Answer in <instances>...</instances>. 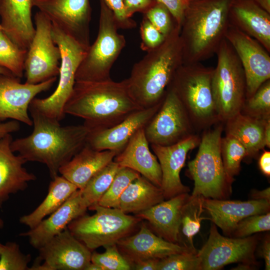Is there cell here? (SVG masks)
<instances>
[{
    "label": "cell",
    "mask_w": 270,
    "mask_h": 270,
    "mask_svg": "<svg viewBox=\"0 0 270 270\" xmlns=\"http://www.w3.org/2000/svg\"><path fill=\"white\" fill-rule=\"evenodd\" d=\"M34 128L28 136L12 140L10 148L26 162L45 164L52 178L86 144L89 132L84 124L62 126L29 106Z\"/></svg>",
    "instance_id": "6da1fadb"
},
{
    "label": "cell",
    "mask_w": 270,
    "mask_h": 270,
    "mask_svg": "<svg viewBox=\"0 0 270 270\" xmlns=\"http://www.w3.org/2000/svg\"><path fill=\"white\" fill-rule=\"evenodd\" d=\"M142 108L130 96L126 79L116 82L76 81L64 114L83 118L89 130L112 127Z\"/></svg>",
    "instance_id": "7a4b0ae2"
},
{
    "label": "cell",
    "mask_w": 270,
    "mask_h": 270,
    "mask_svg": "<svg viewBox=\"0 0 270 270\" xmlns=\"http://www.w3.org/2000/svg\"><path fill=\"white\" fill-rule=\"evenodd\" d=\"M176 26L158 48L136 63L126 78L128 92L142 108L161 102L177 70L182 64V47Z\"/></svg>",
    "instance_id": "3957f363"
},
{
    "label": "cell",
    "mask_w": 270,
    "mask_h": 270,
    "mask_svg": "<svg viewBox=\"0 0 270 270\" xmlns=\"http://www.w3.org/2000/svg\"><path fill=\"white\" fill-rule=\"evenodd\" d=\"M230 0L190 1L180 33L183 64L200 62L216 54L230 24Z\"/></svg>",
    "instance_id": "277c9868"
},
{
    "label": "cell",
    "mask_w": 270,
    "mask_h": 270,
    "mask_svg": "<svg viewBox=\"0 0 270 270\" xmlns=\"http://www.w3.org/2000/svg\"><path fill=\"white\" fill-rule=\"evenodd\" d=\"M221 122L204 130L196 155L188 163L187 175L194 181L192 196L225 200L231 194L232 183L226 174L220 153Z\"/></svg>",
    "instance_id": "5b68a950"
},
{
    "label": "cell",
    "mask_w": 270,
    "mask_h": 270,
    "mask_svg": "<svg viewBox=\"0 0 270 270\" xmlns=\"http://www.w3.org/2000/svg\"><path fill=\"white\" fill-rule=\"evenodd\" d=\"M214 68L200 62L182 64L168 86L182 102L196 130H204L221 122L212 91Z\"/></svg>",
    "instance_id": "8992f818"
},
{
    "label": "cell",
    "mask_w": 270,
    "mask_h": 270,
    "mask_svg": "<svg viewBox=\"0 0 270 270\" xmlns=\"http://www.w3.org/2000/svg\"><path fill=\"white\" fill-rule=\"evenodd\" d=\"M216 54L218 62L212 75V91L218 118L225 122L241 112L246 100V80L241 62L226 38Z\"/></svg>",
    "instance_id": "52a82bcc"
},
{
    "label": "cell",
    "mask_w": 270,
    "mask_h": 270,
    "mask_svg": "<svg viewBox=\"0 0 270 270\" xmlns=\"http://www.w3.org/2000/svg\"><path fill=\"white\" fill-rule=\"evenodd\" d=\"M100 2L99 28L96 38L86 50L76 74L78 82H103L112 80L111 68L126 43L112 11Z\"/></svg>",
    "instance_id": "ba28073f"
},
{
    "label": "cell",
    "mask_w": 270,
    "mask_h": 270,
    "mask_svg": "<svg viewBox=\"0 0 270 270\" xmlns=\"http://www.w3.org/2000/svg\"><path fill=\"white\" fill-rule=\"evenodd\" d=\"M88 209L96 213L92 216L85 214L77 218L67 228L91 251L116 244L120 240L130 235L142 220L116 208L96 204Z\"/></svg>",
    "instance_id": "9c48e42d"
},
{
    "label": "cell",
    "mask_w": 270,
    "mask_h": 270,
    "mask_svg": "<svg viewBox=\"0 0 270 270\" xmlns=\"http://www.w3.org/2000/svg\"><path fill=\"white\" fill-rule=\"evenodd\" d=\"M52 35L61 54L58 84L50 96L34 98L30 107L60 122L66 115L64 106L72 92L76 70L88 49L52 23Z\"/></svg>",
    "instance_id": "30bf717a"
},
{
    "label": "cell",
    "mask_w": 270,
    "mask_h": 270,
    "mask_svg": "<svg viewBox=\"0 0 270 270\" xmlns=\"http://www.w3.org/2000/svg\"><path fill=\"white\" fill-rule=\"evenodd\" d=\"M144 131L149 144L162 146L176 144L196 134L185 108L169 86L160 108Z\"/></svg>",
    "instance_id": "8fae6325"
},
{
    "label": "cell",
    "mask_w": 270,
    "mask_h": 270,
    "mask_svg": "<svg viewBox=\"0 0 270 270\" xmlns=\"http://www.w3.org/2000/svg\"><path fill=\"white\" fill-rule=\"evenodd\" d=\"M35 33L24 62L26 82L38 84L59 74L61 54L52 35V22L41 12L34 16Z\"/></svg>",
    "instance_id": "7c38bea8"
},
{
    "label": "cell",
    "mask_w": 270,
    "mask_h": 270,
    "mask_svg": "<svg viewBox=\"0 0 270 270\" xmlns=\"http://www.w3.org/2000/svg\"><path fill=\"white\" fill-rule=\"evenodd\" d=\"M257 244L256 236L242 238L222 236L212 224L208 240L197 252L201 270H220L232 263L256 265L254 252Z\"/></svg>",
    "instance_id": "4fadbf2b"
},
{
    "label": "cell",
    "mask_w": 270,
    "mask_h": 270,
    "mask_svg": "<svg viewBox=\"0 0 270 270\" xmlns=\"http://www.w3.org/2000/svg\"><path fill=\"white\" fill-rule=\"evenodd\" d=\"M39 256L29 270H86L92 252L68 228L39 249Z\"/></svg>",
    "instance_id": "5bb4252c"
},
{
    "label": "cell",
    "mask_w": 270,
    "mask_h": 270,
    "mask_svg": "<svg viewBox=\"0 0 270 270\" xmlns=\"http://www.w3.org/2000/svg\"><path fill=\"white\" fill-rule=\"evenodd\" d=\"M33 6L52 24L88 48L92 15L90 0H34Z\"/></svg>",
    "instance_id": "9a60e30c"
},
{
    "label": "cell",
    "mask_w": 270,
    "mask_h": 270,
    "mask_svg": "<svg viewBox=\"0 0 270 270\" xmlns=\"http://www.w3.org/2000/svg\"><path fill=\"white\" fill-rule=\"evenodd\" d=\"M225 38L233 48L244 69L247 100L270 80V53L256 40L230 24Z\"/></svg>",
    "instance_id": "2e32d148"
},
{
    "label": "cell",
    "mask_w": 270,
    "mask_h": 270,
    "mask_svg": "<svg viewBox=\"0 0 270 270\" xmlns=\"http://www.w3.org/2000/svg\"><path fill=\"white\" fill-rule=\"evenodd\" d=\"M56 80L54 77L38 84H22L12 74H0V121L10 119L32 126L28 112L31 102L48 90Z\"/></svg>",
    "instance_id": "e0dca14e"
},
{
    "label": "cell",
    "mask_w": 270,
    "mask_h": 270,
    "mask_svg": "<svg viewBox=\"0 0 270 270\" xmlns=\"http://www.w3.org/2000/svg\"><path fill=\"white\" fill-rule=\"evenodd\" d=\"M200 141V137L194 134L170 146L151 144V148L161 168V188L164 200L190 192V188L182 182L180 172L184 165L188 153L198 146Z\"/></svg>",
    "instance_id": "ac0fdd59"
},
{
    "label": "cell",
    "mask_w": 270,
    "mask_h": 270,
    "mask_svg": "<svg viewBox=\"0 0 270 270\" xmlns=\"http://www.w3.org/2000/svg\"><path fill=\"white\" fill-rule=\"evenodd\" d=\"M122 256L132 265L138 261L149 259H161L172 254L198 252L178 244L167 241L158 236L144 224L138 232L129 235L116 244Z\"/></svg>",
    "instance_id": "d6986e66"
},
{
    "label": "cell",
    "mask_w": 270,
    "mask_h": 270,
    "mask_svg": "<svg viewBox=\"0 0 270 270\" xmlns=\"http://www.w3.org/2000/svg\"><path fill=\"white\" fill-rule=\"evenodd\" d=\"M162 102L151 108L134 112L112 127L89 130L86 144L96 150H112L118 154L134 134L144 128L158 110Z\"/></svg>",
    "instance_id": "ffe728a7"
},
{
    "label": "cell",
    "mask_w": 270,
    "mask_h": 270,
    "mask_svg": "<svg viewBox=\"0 0 270 270\" xmlns=\"http://www.w3.org/2000/svg\"><path fill=\"white\" fill-rule=\"evenodd\" d=\"M203 206L209 220L230 237L237 224L244 218L269 212L270 202L264 200L240 201L204 198Z\"/></svg>",
    "instance_id": "44dd1931"
},
{
    "label": "cell",
    "mask_w": 270,
    "mask_h": 270,
    "mask_svg": "<svg viewBox=\"0 0 270 270\" xmlns=\"http://www.w3.org/2000/svg\"><path fill=\"white\" fill-rule=\"evenodd\" d=\"M87 209L82 201L81 190L78 189L46 218L20 236L28 238L30 244L39 249L66 229L73 220L84 214Z\"/></svg>",
    "instance_id": "7402d4cb"
},
{
    "label": "cell",
    "mask_w": 270,
    "mask_h": 270,
    "mask_svg": "<svg viewBox=\"0 0 270 270\" xmlns=\"http://www.w3.org/2000/svg\"><path fill=\"white\" fill-rule=\"evenodd\" d=\"M11 134L0 139V208L11 194L26 190L30 182L36 179L24 165L27 162L11 149Z\"/></svg>",
    "instance_id": "603a6c76"
},
{
    "label": "cell",
    "mask_w": 270,
    "mask_h": 270,
    "mask_svg": "<svg viewBox=\"0 0 270 270\" xmlns=\"http://www.w3.org/2000/svg\"><path fill=\"white\" fill-rule=\"evenodd\" d=\"M190 196L188 193L178 194L134 216L147 220L158 236L180 244L182 209Z\"/></svg>",
    "instance_id": "cb8c5ba5"
},
{
    "label": "cell",
    "mask_w": 270,
    "mask_h": 270,
    "mask_svg": "<svg viewBox=\"0 0 270 270\" xmlns=\"http://www.w3.org/2000/svg\"><path fill=\"white\" fill-rule=\"evenodd\" d=\"M230 23L258 42L270 52V14L254 0H231Z\"/></svg>",
    "instance_id": "d4e9b609"
},
{
    "label": "cell",
    "mask_w": 270,
    "mask_h": 270,
    "mask_svg": "<svg viewBox=\"0 0 270 270\" xmlns=\"http://www.w3.org/2000/svg\"><path fill=\"white\" fill-rule=\"evenodd\" d=\"M144 128L138 130L124 149L114 158L121 167L138 172L156 186L161 188L162 171L156 156L149 148Z\"/></svg>",
    "instance_id": "484cf974"
},
{
    "label": "cell",
    "mask_w": 270,
    "mask_h": 270,
    "mask_svg": "<svg viewBox=\"0 0 270 270\" xmlns=\"http://www.w3.org/2000/svg\"><path fill=\"white\" fill-rule=\"evenodd\" d=\"M34 0H0L2 31L20 48L28 50L35 33L32 19Z\"/></svg>",
    "instance_id": "4316f807"
},
{
    "label": "cell",
    "mask_w": 270,
    "mask_h": 270,
    "mask_svg": "<svg viewBox=\"0 0 270 270\" xmlns=\"http://www.w3.org/2000/svg\"><path fill=\"white\" fill-rule=\"evenodd\" d=\"M118 152L98 150L86 144L72 158L59 170V174L82 190L100 170L114 160Z\"/></svg>",
    "instance_id": "83f0119b"
},
{
    "label": "cell",
    "mask_w": 270,
    "mask_h": 270,
    "mask_svg": "<svg viewBox=\"0 0 270 270\" xmlns=\"http://www.w3.org/2000/svg\"><path fill=\"white\" fill-rule=\"evenodd\" d=\"M268 120L255 118L240 112L225 122L226 134L234 136L242 144L248 156L254 157L266 147L264 132Z\"/></svg>",
    "instance_id": "f1b7e54d"
},
{
    "label": "cell",
    "mask_w": 270,
    "mask_h": 270,
    "mask_svg": "<svg viewBox=\"0 0 270 270\" xmlns=\"http://www.w3.org/2000/svg\"><path fill=\"white\" fill-rule=\"evenodd\" d=\"M164 200L162 188L140 175L125 190L116 208L125 214H135Z\"/></svg>",
    "instance_id": "f546056e"
},
{
    "label": "cell",
    "mask_w": 270,
    "mask_h": 270,
    "mask_svg": "<svg viewBox=\"0 0 270 270\" xmlns=\"http://www.w3.org/2000/svg\"><path fill=\"white\" fill-rule=\"evenodd\" d=\"M77 190L74 184L64 176H56L52 178L48 194L42 202L31 213L21 216L20 222L30 229L34 228L60 208Z\"/></svg>",
    "instance_id": "4dcf8cb0"
},
{
    "label": "cell",
    "mask_w": 270,
    "mask_h": 270,
    "mask_svg": "<svg viewBox=\"0 0 270 270\" xmlns=\"http://www.w3.org/2000/svg\"><path fill=\"white\" fill-rule=\"evenodd\" d=\"M203 198L202 196H190L182 209L180 244L192 250H196L193 238L200 232L202 221L208 220L203 216Z\"/></svg>",
    "instance_id": "1f68e13d"
},
{
    "label": "cell",
    "mask_w": 270,
    "mask_h": 270,
    "mask_svg": "<svg viewBox=\"0 0 270 270\" xmlns=\"http://www.w3.org/2000/svg\"><path fill=\"white\" fill-rule=\"evenodd\" d=\"M121 166L114 160L96 172L80 190L84 206L88 208L98 204L109 188L116 173Z\"/></svg>",
    "instance_id": "d6a6232c"
},
{
    "label": "cell",
    "mask_w": 270,
    "mask_h": 270,
    "mask_svg": "<svg viewBox=\"0 0 270 270\" xmlns=\"http://www.w3.org/2000/svg\"><path fill=\"white\" fill-rule=\"evenodd\" d=\"M27 51L14 44L2 30L0 31V66L20 79L24 75Z\"/></svg>",
    "instance_id": "836d02e7"
},
{
    "label": "cell",
    "mask_w": 270,
    "mask_h": 270,
    "mask_svg": "<svg viewBox=\"0 0 270 270\" xmlns=\"http://www.w3.org/2000/svg\"><path fill=\"white\" fill-rule=\"evenodd\" d=\"M220 153L226 174L232 183L240 172L242 160L248 156L246 150L236 138L226 134L221 138Z\"/></svg>",
    "instance_id": "e575fe53"
},
{
    "label": "cell",
    "mask_w": 270,
    "mask_h": 270,
    "mask_svg": "<svg viewBox=\"0 0 270 270\" xmlns=\"http://www.w3.org/2000/svg\"><path fill=\"white\" fill-rule=\"evenodd\" d=\"M140 174L126 167H120L116 173L109 188L98 202V205L116 208L118 200L128 186Z\"/></svg>",
    "instance_id": "d590c367"
},
{
    "label": "cell",
    "mask_w": 270,
    "mask_h": 270,
    "mask_svg": "<svg viewBox=\"0 0 270 270\" xmlns=\"http://www.w3.org/2000/svg\"><path fill=\"white\" fill-rule=\"evenodd\" d=\"M241 112L259 119L270 118V80L263 83L252 96L246 100Z\"/></svg>",
    "instance_id": "8d00e7d4"
},
{
    "label": "cell",
    "mask_w": 270,
    "mask_h": 270,
    "mask_svg": "<svg viewBox=\"0 0 270 270\" xmlns=\"http://www.w3.org/2000/svg\"><path fill=\"white\" fill-rule=\"evenodd\" d=\"M30 254H24L18 244L8 242L3 244L0 257V270H28Z\"/></svg>",
    "instance_id": "74e56055"
},
{
    "label": "cell",
    "mask_w": 270,
    "mask_h": 270,
    "mask_svg": "<svg viewBox=\"0 0 270 270\" xmlns=\"http://www.w3.org/2000/svg\"><path fill=\"white\" fill-rule=\"evenodd\" d=\"M106 250L102 254L93 252L91 262L100 266L103 270H130V264L122 256L116 244L104 247Z\"/></svg>",
    "instance_id": "f35d334b"
},
{
    "label": "cell",
    "mask_w": 270,
    "mask_h": 270,
    "mask_svg": "<svg viewBox=\"0 0 270 270\" xmlns=\"http://www.w3.org/2000/svg\"><path fill=\"white\" fill-rule=\"evenodd\" d=\"M270 230V213L254 214L240 220L236 226L230 237L242 238Z\"/></svg>",
    "instance_id": "ab89813d"
},
{
    "label": "cell",
    "mask_w": 270,
    "mask_h": 270,
    "mask_svg": "<svg viewBox=\"0 0 270 270\" xmlns=\"http://www.w3.org/2000/svg\"><path fill=\"white\" fill-rule=\"evenodd\" d=\"M158 270H201L196 253L172 254L160 260Z\"/></svg>",
    "instance_id": "60d3db41"
},
{
    "label": "cell",
    "mask_w": 270,
    "mask_h": 270,
    "mask_svg": "<svg viewBox=\"0 0 270 270\" xmlns=\"http://www.w3.org/2000/svg\"><path fill=\"white\" fill-rule=\"evenodd\" d=\"M144 16L166 37L178 26L168 9L158 1Z\"/></svg>",
    "instance_id": "b9f144b4"
},
{
    "label": "cell",
    "mask_w": 270,
    "mask_h": 270,
    "mask_svg": "<svg viewBox=\"0 0 270 270\" xmlns=\"http://www.w3.org/2000/svg\"><path fill=\"white\" fill-rule=\"evenodd\" d=\"M140 48L146 52L159 46L166 38L144 16L140 23Z\"/></svg>",
    "instance_id": "7bdbcfd3"
},
{
    "label": "cell",
    "mask_w": 270,
    "mask_h": 270,
    "mask_svg": "<svg viewBox=\"0 0 270 270\" xmlns=\"http://www.w3.org/2000/svg\"><path fill=\"white\" fill-rule=\"evenodd\" d=\"M112 11L118 28L130 29L136 26V22L126 14L123 0H102Z\"/></svg>",
    "instance_id": "ee69618b"
},
{
    "label": "cell",
    "mask_w": 270,
    "mask_h": 270,
    "mask_svg": "<svg viewBox=\"0 0 270 270\" xmlns=\"http://www.w3.org/2000/svg\"><path fill=\"white\" fill-rule=\"evenodd\" d=\"M170 10L176 22L180 28L184 12L192 0H156Z\"/></svg>",
    "instance_id": "f6af8a7d"
},
{
    "label": "cell",
    "mask_w": 270,
    "mask_h": 270,
    "mask_svg": "<svg viewBox=\"0 0 270 270\" xmlns=\"http://www.w3.org/2000/svg\"><path fill=\"white\" fill-rule=\"evenodd\" d=\"M126 16L132 18L137 12L144 14L157 2L156 0H123Z\"/></svg>",
    "instance_id": "bcb514c9"
},
{
    "label": "cell",
    "mask_w": 270,
    "mask_h": 270,
    "mask_svg": "<svg viewBox=\"0 0 270 270\" xmlns=\"http://www.w3.org/2000/svg\"><path fill=\"white\" fill-rule=\"evenodd\" d=\"M160 259L149 258L140 260L134 263L132 268L136 270H158Z\"/></svg>",
    "instance_id": "7dc6e473"
},
{
    "label": "cell",
    "mask_w": 270,
    "mask_h": 270,
    "mask_svg": "<svg viewBox=\"0 0 270 270\" xmlns=\"http://www.w3.org/2000/svg\"><path fill=\"white\" fill-rule=\"evenodd\" d=\"M20 128V122L15 120L0 122V139L7 134L18 132Z\"/></svg>",
    "instance_id": "c3c4849f"
},
{
    "label": "cell",
    "mask_w": 270,
    "mask_h": 270,
    "mask_svg": "<svg viewBox=\"0 0 270 270\" xmlns=\"http://www.w3.org/2000/svg\"><path fill=\"white\" fill-rule=\"evenodd\" d=\"M258 166L260 171L266 176H270V152H264L258 160Z\"/></svg>",
    "instance_id": "681fc988"
},
{
    "label": "cell",
    "mask_w": 270,
    "mask_h": 270,
    "mask_svg": "<svg viewBox=\"0 0 270 270\" xmlns=\"http://www.w3.org/2000/svg\"><path fill=\"white\" fill-rule=\"evenodd\" d=\"M260 256L265 262V269L270 270V240L267 236L263 242L260 250Z\"/></svg>",
    "instance_id": "f907efd6"
},
{
    "label": "cell",
    "mask_w": 270,
    "mask_h": 270,
    "mask_svg": "<svg viewBox=\"0 0 270 270\" xmlns=\"http://www.w3.org/2000/svg\"><path fill=\"white\" fill-rule=\"evenodd\" d=\"M251 196L254 200H264L270 202V188L268 187L262 190H254Z\"/></svg>",
    "instance_id": "816d5d0a"
},
{
    "label": "cell",
    "mask_w": 270,
    "mask_h": 270,
    "mask_svg": "<svg viewBox=\"0 0 270 270\" xmlns=\"http://www.w3.org/2000/svg\"><path fill=\"white\" fill-rule=\"evenodd\" d=\"M264 140L266 146L270 148V120L266 121L264 128Z\"/></svg>",
    "instance_id": "f5cc1de1"
},
{
    "label": "cell",
    "mask_w": 270,
    "mask_h": 270,
    "mask_svg": "<svg viewBox=\"0 0 270 270\" xmlns=\"http://www.w3.org/2000/svg\"><path fill=\"white\" fill-rule=\"evenodd\" d=\"M263 10L270 14V0H254Z\"/></svg>",
    "instance_id": "db71d44e"
},
{
    "label": "cell",
    "mask_w": 270,
    "mask_h": 270,
    "mask_svg": "<svg viewBox=\"0 0 270 270\" xmlns=\"http://www.w3.org/2000/svg\"><path fill=\"white\" fill-rule=\"evenodd\" d=\"M86 270H103L102 268L99 265L90 262V263L88 266L86 268Z\"/></svg>",
    "instance_id": "11a10c76"
},
{
    "label": "cell",
    "mask_w": 270,
    "mask_h": 270,
    "mask_svg": "<svg viewBox=\"0 0 270 270\" xmlns=\"http://www.w3.org/2000/svg\"><path fill=\"white\" fill-rule=\"evenodd\" d=\"M0 74H12L7 69L0 66ZM14 76V75H13Z\"/></svg>",
    "instance_id": "9f6ffc18"
},
{
    "label": "cell",
    "mask_w": 270,
    "mask_h": 270,
    "mask_svg": "<svg viewBox=\"0 0 270 270\" xmlns=\"http://www.w3.org/2000/svg\"><path fill=\"white\" fill-rule=\"evenodd\" d=\"M4 226V222L2 219L0 218V228H2Z\"/></svg>",
    "instance_id": "6f0895ef"
},
{
    "label": "cell",
    "mask_w": 270,
    "mask_h": 270,
    "mask_svg": "<svg viewBox=\"0 0 270 270\" xmlns=\"http://www.w3.org/2000/svg\"><path fill=\"white\" fill-rule=\"evenodd\" d=\"M2 245H3V244H2L0 242V254H1V252H2Z\"/></svg>",
    "instance_id": "680465c9"
},
{
    "label": "cell",
    "mask_w": 270,
    "mask_h": 270,
    "mask_svg": "<svg viewBox=\"0 0 270 270\" xmlns=\"http://www.w3.org/2000/svg\"><path fill=\"white\" fill-rule=\"evenodd\" d=\"M2 30V25H1L0 22V31Z\"/></svg>",
    "instance_id": "91938a15"
}]
</instances>
